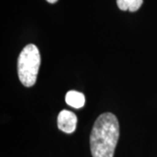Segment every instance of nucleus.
I'll use <instances>...</instances> for the list:
<instances>
[{
    "label": "nucleus",
    "instance_id": "obj_1",
    "mask_svg": "<svg viewBox=\"0 0 157 157\" xmlns=\"http://www.w3.org/2000/svg\"><path fill=\"white\" fill-rule=\"evenodd\" d=\"M120 135L116 116L104 113L97 118L90 135V148L93 157H113Z\"/></svg>",
    "mask_w": 157,
    "mask_h": 157
},
{
    "label": "nucleus",
    "instance_id": "obj_2",
    "mask_svg": "<svg viewBox=\"0 0 157 157\" xmlns=\"http://www.w3.org/2000/svg\"><path fill=\"white\" fill-rule=\"evenodd\" d=\"M40 66V54L33 44L27 45L20 52L17 59L18 78L25 86H33L37 80Z\"/></svg>",
    "mask_w": 157,
    "mask_h": 157
},
{
    "label": "nucleus",
    "instance_id": "obj_3",
    "mask_svg": "<svg viewBox=\"0 0 157 157\" xmlns=\"http://www.w3.org/2000/svg\"><path fill=\"white\" fill-rule=\"evenodd\" d=\"M58 128L67 134H72L77 126V116L69 110H62L58 115Z\"/></svg>",
    "mask_w": 157,
    "mask_h": 157
},
{
    "label": "nucleus",
    "instance_id": "obj_4",
    "mask_svg": "<svg viewBox=\"0 0 157 157\" xmlns=\"http://www.w3.org/2000/svg\"><path fill=\"white\" fill-rule=\"evenodd\" d=\"M85 95L74 90H71L66 94V102L74 108H81L85 105Z\"/></svg>",
    "mask_w": 157,
    "mask_h": 157
},
{
    "label": "nucleus",
    "instance_id": "obj_5",
    "mask_svg": "<svg viewBox=\"0 0 157 157\" xmlns=\"http://www.w3.org/2000/svg\"><path fill=\"white\" fill-rule=\"evenodd\" d=\"M118 7L121 11H129L131 12L138 11L143 3V0H116Z\"/></svg>",
    "mask_w": 157,
    "mask_h": 157
},
{
    "label": "nucleus",
    "instance_id": "obj_6",
    "mask_svg": "<svg viewBox=\"0 0 157 157\" xmlns=\"http://www.w3.org/2000/svg\"><path fill=\"white\" fill-rule=\"evenodd\" d=\"M46 1H47L48 3H50V4H54V3H56L58 0H46Z\"/></svg>",
    "mask_w": 157,
    "mask_h": 157
}]
</instances>
